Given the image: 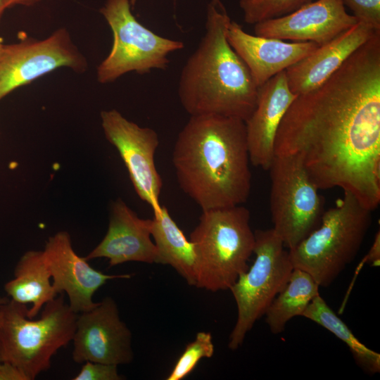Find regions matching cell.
<instances>
[{"instance_id":"cell-1","label":"cell","mask_w":380,"mask_h":380,"mask_svg":"<svg viewBox=\"0 0 380 380\" xmlns=\"http://www.w3.org/2000/svg\"><path fill=\"white\" fill-rule=\"evenodd\" d=\"M274 154L293 155L319 189L339 187L373 211L380 203V32L285 113Z\"/></svg>"},{"instance_id":"cell-2","label":"cell","mask_w":380,"mask_h":380,"mask_svg":"<svg viewBox=\"0 0 380 380\" xmlns=\"http://www.w3.org/2000/svg\"><path fill=\"white\" fill-rule=\"evenodd\" d=\"M249 163L245 122L219 115H191L172 151L178 184L202 210L247 201Z\"/></svg>"},{"instance_id":"cell-3","label":"cell","mask_w":380,"mask_h":380,"mask_svg":"<svg viewBox=\"0 0 380 380\" xmlns=\"http://www.w3.org/2000/svg\"><path fill=\"white\" fill-rule=\"evenodd\" d=\"M219 4L213 0L208 6L205 34L182 70L178 96L190 116L219 115L245 122L255 107L258 87L227 39L231 19Z\"/></svg>"},{"instance_id":"cell-4","label":"cell","mask_w":380,"mask_h":380,"mask_svg":"<svg viewBox=\"0 0 380 380\" xmlns=\"http://www.w3.org/2000/svg\"><path fill=\"white\" fill-rule=\"evenodd\" d=\"M26 305L9 299L0 308V360L16 366L28 380L47 371L51 359L72 340L77 313L63 293L47 303L39 319L27 315Z\"/></svg>"},{"instance_id":"cell-5","label":"cell","mask_w":380,"mask_h":380,"mask_svg":"<svg viewBox=\"0 0 380 380\" xmlns=\"http://www.w3.org/2000/svg\"><path fill=\"white\" fill-rule=\"evenodd\" d=\"M190 241L196 255L195 286L213 292L227 290L248 268L253 253L250 212L242 205L202 210Z\"/></svg>"},{"instance_id":"cell-6","label":"cell","mask_w":380,"mask_h":380,"mask_svg":"<svg viewBox=\"0 0 380 380\" xmlns=\"http://www.w3.org/2000/svg\"><path fill=\"white\" fill-rule=\"evenodd\" d=\"M372 210L350 192L324 211L319 225L289 250L295 268L309 273L319 287H328L357 255L372 224Z\"/></svg>"},{"instance_id":"cell-7","label":"cell","mask_w":380,"mask_h":380,"mask_svg":"<svg viewBox=\"0 0 380 380\" xmlns=\"http://www.w3.org/2000/svg\"><path fill=\"white\" fill-rule=\"evenodd\" d=\"M253 265L229 289L237 307V319L228 347L236 350L247 333L287 284L294 268L289 251L272 229H257Z\"/></svg>"},{"instance_id":"cell-8","label":"cell","mask_w":380,"mask_h":380,"mask_svg":"<svg viewBox=\"0 0 380 380\" xmlns=\"http://www.w3.org/2000/svg\"><path fill=\"white\" fill-rule=\"evenodd\" d=\"M99 11L113 35L111 50L97 68L99 83L113 82L129 72L165 70L168 55L184 48L183 42L161 37L141 24L131 11L130 0H106Z\"/></svg>"},{"instance_id":"cell-9","label":"cell","mask_w":380,"mask_h":380,"mask_svg":"<svg viewBox=\"0 0 380 380\" xmlns=\"http://www.w3.org/2000/svg\"><path fill=\"white\" fill-rule=\"evenodd\" d=\"M268 170L272 229L290 250L319 225L324 201L298 156L275 155Z\"/></svg>"},{"instance_id":"cell-10","label":"cell","mask_w":380,"mask_h":380,"mask_svg":"<svg viewBox=\"0 0 380 380\" xmlns=\"http://www.w3.org/2000/svg\"><path fill=\"white\" fill-rule=\"evenodd\" d=\"M84 55L65 28L42 39H27L3 44L0 49V101L17 88L58 68L82 72L87 68Z\"/></svg>"},{"instance_id":"cell-11","label":"cell","mask_w":380,"mask_h":380,"mask_svg":"<svg viewBox=\"0 0 380 380\" xmlns=\"http://www.w3.org/2000/svg\"><path fill=\"white\" fill-rule=\"evenodd\" d=\"M101 120L104 135L118 150L138 196L153 210L159 208L163 181L154 160L159 145L157 132L127 120L115 109L101 111Z\"/></svg>"},{"instance_id":"cell-12","label":"cell","mask_w":380,"mask_h":380,"mask_svg":"<svg viewBox=\"0 0 380 380\" xmlns=\"http://www.w3.org/2000/svg\"><path fill=\"white\" fill-rule=\"evenodd\" d=\"M72 341V356L77 363L91 361L118 366L133 360L132 333L120 319L111 297L77 314Z\"/></svg>"},{"instance_id":"cell-13","label":"cell","mask_w":380,"mask_h":380,"mask_svg":"<svg viewBox=\"0 0 380 380\" xmlns=\"http://www.w3.org/2000/svg\"><path fill=\"white\" fill-rule=\"evenodd\" d=\"M42 251L55 293H65L70 308L77 314L97 304L93 296L108 280L131 277L127 274H107L91 267L85 258L74 251L70 235L66 231L50 236Z\"/></svg>"},{"instance_id":"cell-14","label":"cell","mask_w":380,"mask_h":380,"mask_svg":"<svg viewBox=\"0 0 380 380\" xmlns=\"http://www.w3.org/2000/svg\"><path fill=\"white\" fill-rule=\"evenodd\" d=\"M358 22L343 0H317L281 17L254 25L255 35L322 45Z\"/></svg>"},{"instance_id":"cell-15","label":"cell","mask_w":380,"mask_h":380,"mask_svg":"<svg viewBox=\"0 0 380 380\" xmlns=\"http://www.w3.org/2000/svg\"><path fill=\"white\" fill-rule=\"evenodd\" d=\"M151 223V219L139 217L122 198H117L111 203L106 235L85 259L104 258L110 267L131 261L157 264Z\"/></svg>"},{"instance_id":"cell-16","label":"cell","mask_w":380,"mask_h":380,"mask_svg":"<svg viewBox=\"0 0 380 380\" xmlns=\"http://www.w3.org/2000/svg\"><path fill=\"white\" fill-rule=\"evenodd\" d=\"M296 96L289 87L285 70L258 87L255 107L245 121L249 159L253 165L268 170L275 156L278 128Z\"/></svg>"},{"instance_id":"cell-17","label":"cell","mask_w":380,"mask_h":380,"mask_svg":"<svg viewBox=\"0 0 380 380\" xmlns=\"http://www.w3.org/2000/svg\"><path fill=\"white\" fill-rule=\"evenodd\" d=\"M226 37L231 47L248 68L258 87L319 46L310 42H287L276 38L252 35L232 20L227 26Z\"/></svg>"},{"instance_id":"cell-18","label":"cell","mask_w":380,"mask_h":380,"mask_svg":"<svg viewBox=\"0 0 380 380\" xmlns=\"http://www.w3.org/2000/svg\"><path fill=\"white\" fill-rule=\"evenodd\" d=\"M357 23L285 70L289 87L296 95L312 91L328 80L343 63L376 32Z\"/></svg>"},{"instance_id":"cell-19","label":"cell","mask_w":380,"mask_h":380,"mask_svg":"<svg viewBox=\"0 0 380 380\" xmlns=\"http://www.w3.org/2000/svg\"><path fill=\"white\" fill-rule=\"evenodd\" d=\"M4 290L11 300L32 305L27 310L29 318L38 315L44 306L58 296L43 251L30 250L20 257L14 270V278L6 282Z\"/></svg>"},{"instance_id":"cell-20","label":"cell","mask_w":380,"mask_h":380,"mask_svg":"<svg viewBox=\"0 0 380 380\" xmlns=\"http://www.w3.org/2000/svg\"><path fill=\"white\" fill-rule=\"evenodd\" d=\"M153 211L151 232L158 252L157 264L170 265L189 285L195 286L196 255L193 243L187 239L165 206Z\"/></svg>"},{"instance_id":"cell-21","label":"cell","mask_w":380,"mask_h":380,"mask_svg":"<svg viewBox=\"0 0 380 380\" xmlns=\"http://www.w3.org/2000/svg\"><path fill=\"white\" fill-rule=\"evenodd\" d=\"M319 288L309 273L294 267L287 284L265 313L270 331L281 334L289 321L302 316L312 299L319 295Z\"/></svg>"},{"instance_id":"cell-22","label":"cell","mask_w":380,"mask_h":380,"mask_svg":"<svg viewBox=\"0 0 380 380\" xmlns=\"http://www.w3.org/2000/svg\"><path fill=\"white\" fill-rule=\"evenodd\" d=\"M302 316L324 327L341 340L364 372L369 374L380 372V354L361 343L320 294L312 299Z\"/></svg>"},{"instance_id":"cell-23","label":"cell","mask_w":380,"mask_h":380,"mask_svg":"<svg viewBox=\"0 0 380 380\" xmlns=\"http://www.w3.org/2000/svg\"><path fill=\"white\" fill-rule=\"evenodd\" d=\"M312 0H240L244 21L258 23L287 15Z\"/></svg>"},{"instance_id":"cell-24","label":"cell","mask_w":380,"mask_h":380,"mask_svg":"<svg viewBox=\"0 0 380 380\" xmlns=\"http://www.w3.org/2000/svg\"><path fill=\"white\" fill-rule=\"evenodd\" d=\"M215 347L210 332L199 331L176 362L167 380H182L187 376L203 357H211Z\"/></svg>"},{"instance_id":"cell-25","label":"cell","mask_w":380,"mask_h":380,"mask_svg":"<svg viewBox=\"0 0 380 380\" xmlns=\"http://www.w3.org/2000/svg\"><path fill=\"white\" fill-rule=\"evenodd\" d=\"M358 23L380 31V0H343Z\"/></svg>"},{"instance_id":"cell-26","label":"cell","mask_w":380,"mask_h":380,"mask_svg":"<svg viewBox=\"0 0 380 380\" xmlns=\"http://www.w3.org/2000/svg\"><path fill=\"white\" fill-rule=\"evenodd\" d=\"M118 366L115 365L87 361L72 380H122Z\"/></svg>"},{"instance_id":"cell-27","label":"cell","mask_w":380,"mask_h":380,"mask_svg":"<svg viewBox=\"0 0 380 380\" xmlns=\"http://www.w3.org/2000/svg\"><path fill=\"white\" fill-rule=\"evenodd\" d=\"M0 380H28L23 372L16 366L0 360Z\"/></svg>"},{"instance_id":"cell-28","label":"cell","mask_w":380,"mask_h":380,"mask_svg":"<svg viewBox=\"0 0 380 380\" xmlns=\"http://www.w3.org/2000/svg\"><path fill=\"white\" fill-rule=\"evenodd\" d=\"M368 263L372 267L379 266L380 264V232L376 233L373 243L367 253L363 258L361 265Z\"/></svg>"},{"instance_id":"cell-29","label":"cell","mask_w":380,"mask_h":380,"mask_svg":"<svg viewBox=\"0 0 380 380\" xmlns=\"http://www.w3.org/2000/svg\"><path fill=\"white\" fill-rule=\"evenodd\" d=\"M42 0H6V8H11L13 6H32Z\"/></svg>"},{"instance_id":"cell-30","label":"cell","mask_w":380,"mask_h":380,"mask_svg":"<svg viewBox=\"0 0 380 380\" xmlns=\"http://www.w3.org/2000/svg\"><path fill=\"white\" fill-rule=\"evenodd\" d=\"M6 9H7L6 6V0H0V20Z\"/></svg>"},{"instance_id":"cell-31","label":"cell","mask_w":380,"mask_h":380,"mask_svg":"<svg viewBox=\"0 0 380 380\" xmlns=\"http://www.w3.org/2000/svg\"><path fill=\"white\" fill-rule=\"evenodd\" d=\"M8 300H9V298H6V297H0V308H1L4 304H5Z\"/></svg>"},{"instance_id":"cell-32","label":"cell","mask_w":380,"mask_h":380,"mask_svg":"<svg viewBox=\"0 0 380 380\" xmlns=\"http://www.w3.org/2000/svg\"><path fill=\"white\" fill-rule=\"evenodd\" d=\"M137 0H130L131 6H134L136 4Z\"/></svg>"},{"instance_id":"cell-33","label":"cell","mask_w":380,"mask_h":380,"mask_svg":"<svg viewBox=\"0 0 380 380\" xmlns=\"http://www.w3.org/2000/svg\"><path fill=\"white\" fill-rule=\"evenodd\" d=\"M2 45H3V43H2L1 40L0 39V49L2 46Z\"/></svg>"},{"instance_id":"cell-34","label":"cell","mask_w":380,"mask_h":380,"mask_svg":"<svg viewBox=\"0 0 380 380\" xmlns=\"http://www.w3.org/2000/svg\"><path fill=\"white\" fill-rule=\"evenodd\" d=\"M1 312H0V325H1Z\"/></svg>"}]
</instances>
